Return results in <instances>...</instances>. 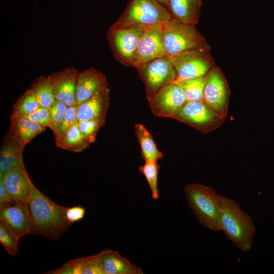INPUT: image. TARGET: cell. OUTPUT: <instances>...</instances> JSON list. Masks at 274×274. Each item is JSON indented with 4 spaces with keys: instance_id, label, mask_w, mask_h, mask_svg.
<instances>
[{
    "instance_id": "6da1fadb",
    "label": "cell",
    "mask_w": 274,
    "mask_h": 274,
    "mask_svg": "<svg viewBox=\"0 0 274 274\" xmlns=\"http://www.w3.org/2000/svg\"><path fill=\"white\" fill-rule=\"evenodd\" d=\"M26 203L32 222L31 234L57 241L71 225L66 217L67 208L56 203L36 186Z\"/></svg>"
},
{
    "instance_id": "7a4b0ae2",
    "label": "cell",
    "mask_w": 274,
    "mask_h": 274,
    "mask_svg": "<svg viewBox=\"0 0 274 274\" xmlns=\"http://www.w3.org/2000/svg\"><path fill=\"white\" fill-rule=\"evenodd\" d=\"M221 225L226 236L240 250H250L256 228L251 217L232 199L220 195Z\"/></svg>"
},
{
    "instance_id": "3957f363",
    "label": "cell",
    "mask_w": 274,
    "mask_h": 274,
    "mask_svg": "<svg viewBox=\"0 0 274 274\" xmlns=\"http://www.w3.org/2000/svg\"><path fill=\"white\" fill-rule=\"evenodd\" d=\"M184 191L189 207L199 222L212 231H222L221 195L214 188L199 183L187 184Z\"/></svg>"
},
{
    "instance_id": "277c9868",
    "label": "cell",
    "mask_w": 274,
    "mask_h": 274,
    "mask_svg": "<svg viewBox=\"0 0 274 274\" xmlns=\"http://www.w3.org/2000/svg\"><path fill=\"white\" fill-rule=\"evenodd\" d=\"M161 36L166 55L168 57L194 49H210L195 25L184 23L174 18L163 25Z\"/></svg>"
},
{
    "instance_id": "5b68a950",
    "label": "cell",
    "mask_w": 274,
    "mask_h": 274,
    "mask_svg": "<svg viewBox=\"0 0 274 274\" xmlns=\"http://www.w3.org/2000/svg\"><path fill=\"white\" fill-rule=\"evenodd\" d=\"M172 18L167 9L156 0H128L125 10L114 24L162 27Z\"/></svg>"
},
{
    "instance_id": "8992f818",
    "label": "cell",
    "mask_w": 274,
    "mask_h": 274,
    "mask_svg": "<svg viewBox=\"0 0 274 274\" xmlns=\"http://www.w3.org/2000/svg\"><path fill=\"white\" fill-rule=\"evenodd\" d=\"M148 28L113 24L107 33L114 58L126 66H132L139 41Z\"/></svg>"
},
{
    "instance_id": "52a82bcc",
    "label": "cell",
    "mask_w": 274,
    "mask_h": 274,
    "mask_svg": "<svg viewBox=\"0 0 274 274\" xmlns=\"http://www.w3.org/2000/svg\"><path fill=\"white\" fill-rule=\"evenodd\" d=\"M176 73V81L204 77L214 66L210 49H198L169 57Z\"/></svg>"
},
{
    "instance_id": "ba28073f",
    "label": "cell",
    "mask_w": 274,
    "mask_h": 274,
    "mask_svg": "<svg viewBox=\"0 0 274 274\" xmlns=\"http://www.w3.org/2000/svg\"><path fill=\"white\" fill-rule=\"evenodd\" d=\"M202 133H209L221 126L225 119L204 100L187 101L174 117Z\"/></svg>"
},
{
    "instance_id": "9c48e42d",
    "label": "cell",
    "mask_w": 274,
    "mask_h": 274,
    "mask_svg": "<svg viewBox=\"0 0 274 274\" xmlns=\"http://www.w3.org/2000/svg\"><path fill=\"white\" fill-rule=\"evenodd\" d=\"M136 69L145 84L148 98L176 79L175 69L167 55L145 62Z\"/></svg>"
},
{
    "instance_id": "30bf717a",
    "label": "cell",
    "mask_w": 274,
    "mask_h": 274,
    "mask_svg": "<svg viewBox=\"0 0 274 274\" xmlns=\"http://www.w3.org/2000/svg\"><path fill=\"white\" fill-rule=\"evenodd\" d=\"M230 91L221 70L214 66L204 76L203 100L225 119L228 115Z\"/></svg>"
},
{
    "instance_id": "8fae6325",
    "label": "cell",
    "mask_w": 274,
    "mask_h": 274,
    "mask_svg": "<svg viewBox=\"0 0 274 274\" xmlns=\"http://www.w3.org/2000/svg\"><path fill=\"white\" fill-rule=\"evenodd\" d=\"M148 99L155 115L173 119L187 102L182 88L174 82L161 88Z\"/></svg>"
},
{
    "instance_id": "7c38bea8",
    "label": "cell",
    "mask_w": 274,
    "mask_h": 274,
    "mask_svg": "<svg viewBox=\"0 0 274 274\" xmlns=\"http://www.w3.org/2000/svg\"><path fill=\"white\" fill-rule=\"evenodd\" d=\"M0 221L19 239L31 233L32 222L26 202L11 200L1 206Z\"/></svg>"
},
{
    "instance_id": "4fadbf2b",
    "label": "cell",
    "mask_w": 274,
    "mask_h": 274,
    "mask_svg": "<svg viewBox=\"0 0 274 274\" xmlns=\"http://www.w3.org/2000/svg\"><path fill=\"white\" fill-rule=\"evenodd\" d=\"M79 72L75 67H69L48 75L55 101L67 107L76 105V90Z\"/></svg>"
},
{
    "instance_id": "5bb4252c",
    "label": "cell",
    "mask_w": 274,
    "mask_h": 274,
    "mask_svg": "<svg viewBox=\"0 0 274 274\" xmlns=\"http://www.w3.org/2000/svg\"><path fill=\"white\" fill-rule=\"evenodd\" d=\"M5 188L12 200L27 202L35 187L25 166L10 169L0 176Z\"/></svg>"
},
{
    "instance_id": "9a60e30c",
    "label": "cell",
    "mask_w": 274,
    "mask_h": 274,
    "mask_svg": "<svg viewBox=\"0 0 274 274\" xmlns=\"http://www.w3.org/2000/svg\"><path fill=\"white\" fill-rule=\"evenodd\" d=\"M161 28L147 29L139 41L132 67L136 68L145 62L166 55L161 36Z\"/></svg>"
},
{
    "instance_id": "2e32d148",
    "label": "cell",
    "mask_w": 274,
    "mask_h": 274,
    "mask_svg": "<svg viewBox=\"0 0 274 274\" xmlns=\"http://www.w3.org/2000/svg\"><path fill=\"white\" fill-rule=\"evenodd\" d=\"M108 87L104 74L93 68L79 72L76 90V105L79 106Z\"/></svg>"
},
{
    "instance_id": "e0dca14e",
    "label": "cell",
    "mask_w": 274,
    "mask_h": 274,
    "mask_svg": "<svg viewBox=\"0 0 274 274\" xmlns=\"http://www.w3.org/2000/svg\"><path fill=\"white\" fill-rule=\"evenodd\" d=\"M109 87L78 106V121L96 120L105 123L110 103Z\"/></svg>"
},
{
    "instance_id": "ac0fdd59",
    "label": "cell",
    "mask_w": 274,
    "mask_h": 274,
    "mask_svg": "<svg viewBox=\"0 0 274 274\" xmlns=\"http://www.w3.org/2000/svg\"><path fill=\"white\" fill-rule=\"evenodd\" d=\"M104 274H143L141 268L132 264L117 251L109 249L98 253Z\"/></svg>"
},
{
    "instance_id": "d6986e66",
    "label": "cell",
    "mask_w": 274,
    "mask_h": 274,
    "mask_svg": "<svg viewBox=\"0 0 274 274\" xmlns=\"http://www.w3.org/2000/svg\"><path fill=\"white\" fill-rule=\"evenodd\" d=\"M8 133L18 143L25 146L46 127L28 119L12 114Z\"/></svg>"
},
{
    "instance_id": "ffe728a7",
    "label": "cell",
    "mask_w": 274,
    "mask_h": 274,
    "mask_svg": "<svg viewBox=\"0 0 274 274\" xmlns=\"http://www.w3.org/2000/svg\"><path fill=\"white\" fill-rule=\"evenodd\" d=\"M24 147L7 133L1 147L0 176L13 168L25 166L23 160Z\"/></svg>"
},
{
    "instance_id": "44dd1931",
    "label": "cell",
    "mask_w": 274,
    "mask_h": 274,
    "mask_svg": "<svg viewBox=\"0 0 274 274\" xmlns=\"http://www.w3.org/2000/svg\"><path fill=\"white\" fill-rule=\"evenodd\" d=\"M166 8L173 18L184 23L195 25L201 8L200 0H167Z\"/></svg>"
},
{
    "instance_id": "7402d4cb",
    "label": "cell",
    "mask_w": 274,
    "mask_h": 274,
    "mask_svg": "<svg viewBox=\"0 0 274 274\" xmlns=\"http://www.w3.org/2000/svg\"><path fill=\"white\" fill-rule=\"evenodd\" d=\"M135 131L145 162L157 161L162 158V153L158 150L151 133L143 125L136 124Z\"/></svg>"
},
{
    "instance_id": "603a6c76",
    "label": "cell",
    "mask_w": 274,
    "mask_h": 274,
    "mask_svg": "<svg viewBox=\"0 0 274 274\" xmlns=\"http://www.w3.org/2000/svg\"><path fill=\"white\" fill-rule=\"evenodd\" d=\"M55 144L60 148L76 153L83 151L90 145L79 129L78 120Z\"/></svg>"
},
{
    "instance_id": "cb8c5ba5",
    "label": "cell",
    "mask_w": 274,
    "mask_h": 274,
    "mask_svg": "<svg viewBox=\"0 0 274 274\" xmlns=\"http://www.w3.org/2000/svg\"><path fill=\"white\" fill-rule=\"evenodd\" d=\"M41 107L49 109L56 101L50 79L41 76L36 79L30 86Z\"/></svg>"
},
{
    "instance_id": "d4e9b609",
    "label": "cell",
    "mask_w": 274,
    "mask_h": 274,
    "mask_svg": "<svg viewBox=\"0 0 274 274\" xmlns=\"http://www.w3.org/2000/svg\"><path fill=\"white\" fill-rule=\"evenodd\" d=\"M183 89L187 101L203 100L204 77L176 81Z\"/></svg>"
},
{
    "instance_id": "484cf974",
    "label": "cell",
    "mask_w": 274,
    "mask_h": 274,
    "mask_svg": "<svg viewBox=\"0 0 274 274\" xmlns=\"http://www.w3.org/2000/svg\"><path fill=\"white\" fill-rule=\"evenodd\" d=\"M40 107L34 92L29 88L14 104L12 114L24 117L34 112Z\"/></svg>"
},
{
    "instance_id": "4316f807",
    "label": "cell",
    "mask_w": 274,
    "mask_h": 274,
    "mask_svg": "<svg viewBox=\"0 0 274 274\" xmlns=\"http://www.w3.org/2000/svg\"><path fill=\"white\" fill-rule=\"evenodd\" d=\"M160 167L157 161H150L139 167L140 172L143 174L151 192V197L154 200L159 198L158 188V175Z\"/></svg>"
},
{
    "instance_id": "83f0119b",
    "label": "cell",
    "mask_w": 274,
    "mask_h": 274,
    "mask_svg": "<svg viewBox=\"0 0 274 274\" xmlns=\"http://www.w3.org/2000/svg\"><path fill=\"white\" fill-rule=\"evenodd\" d=\"M19 238L0 221V243L8 253L15 256L18 251V243Z\"/></svg>"
},
{
    "instance_id": "f1b7e54d",
    "label": "cell",
    "mask_w": 274,
    "mask_h": 274,
    "mask_svg": "<svg viewBox=\"0 0 274 274\" xmlns=\"http://www.w3.org/2000/svg\"><path fill=\"white\" fill-rule=\"evenodd\" d=\"M78 121L82 134L89 144L95 142L98 131L105 124L104 122L96 120Z\"/></svg>"
},
{
    "instance_id": "f546056e",
    "label": "cell",
    "mask_w": 274,
    "mask_h": 274,
    "mask_svg": "<svg viewBox=\"0 0 274 274\" xmlns=\"http://www.w3.org/2000/svg\"><path fill=\"white\" fill-rule=\"evenodd\" d=\"M78 106L75 105L67 108L64 118L60 125L57 133L54 135L55 143L59 141L72 125L77 120Z\"/></svg>"
},
{
    "instance_id": "4dcf8cb0",
    "label": "cell",
    "mask_w": 274,
    "mask_h": 274,
    "mask_svg": "<svg viewBox=\"0 0 274 274\" xmlns=\"http://www.w3.org/2000/svg\"><path fill=\"white\" fill-rule=\"evenodd\" d=\"M67 107L65 105L55 101L54 104L49 109L51 124L50 128L55 135L59 129L64 118Z\"/></svg>"
},
{
    "instance_id": "1f68e13d",
    "label": "cell",
    "mask_w": 274,
    "mask_h": 274,
    "mask_svg": "<svg viewBox=\"0 0 274 274\" xmlns=\"http://www.w3.org/2000/svg\"><path fill=\"white\" fill-rule=\"evenodd\" d=\"M84 257L74 259L55 270L47 272L51 274H82Z\"/></svg>"
},
{
    "instance_id": "d6a6232c",
    "label": "cell",
    "mask_w": 274,
    "mask_h": 274,
    "mask_svg": "<svg viewBox=\"0 0 274 274\" xmlns=\"http://www.w3.org/2000/svg\"><path fill=\"white\" fill-rule=\"evenodd\" d=\"M82 274H104L98 253L84 257Z\"/></svg>"
},
{
    "instance_id": "836d02e7",
    "label": "cell",
    "mask_w": 274,
    "mask_h": 274,
    "mask_svg": "<svg viewBox=\"0 0 274 274\" xmlns=\"http://www.w3.org/2000/svg\"><path fill=\"white\" fill-rule=\"evenodd\" d=\"M24 117L46 128L50 127L51 119L49 109L41 107L34 112Z\"/></svg>"
},
{
    "instance_id": "e575fe53",
    "label": "cell",
    "mask_w": 274,
    "mask_h": 274,
    "mask_svg": "<svg viewBox=\"0 0 274 274\" xmlns=\"http://www.w3.org/2000/svg\"><path fill=\"white\" fill-rule=\"evenodd\" d=\"M85 209L81 206H75L67 208L66 211V217L70 224L82 220L85 214Z\"/></svg>"
},
{
    "instance_id": "d590c367",
    "label": "cell",
    "mask_w": 274,
    "mask_h": 274,
    "mask_svg": "<svg viewBox=\"0 0 274 274\" xmlns=\"http://www.w3.org/2000/svg\"><path fill=\"white\" fill-rule=\"evenodd\" d=\"M11 200L12 199L9 197L2 180H0V207Z\"/></svg>"
},
{
    "instance_id": "8d00e7d4",
    "label": "cell",
    "mask_w": 274,
    "mask_h": 274,
    "mask_svg": "<svg viewBox=\"0 0 274 274\" xmlns=\"http://www.w3.org/2000/svg\"><path fill=\"white\" fill-rule=\"evenodd\" d=\"M166 7L167 0H156Z\"/></svg>"
}]
</instances>
